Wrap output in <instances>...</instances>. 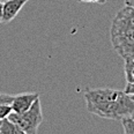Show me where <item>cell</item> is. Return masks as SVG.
<instances>
[{
	"label": "cell",
	"mask_w": 134,
	"mask_h": 134,
	"mask_svg": "<svg viewBox=\"0 0 134 134\" xmlns=\"http://www.w3.org/2000/svg\"><path fill=\"white\" fill-rule=\"evenodd\" d=\"M40 98V95L37 93H23L19 95H14L13 102L10 103L13 112L23 113L28 111L31 105L35 103L36 99Z\"/></svg>",
	"instance_id": "cell-4"
},
{
	"label": "cell",
	"mask_w": 134,
	"mask_h": 134,
	"mask_svg": "<svg viewBox=\"0 0 134 134\" xmlns=\"http://www.w3.org/2000/svg\"><path fill=\"white\" fill-rule=\"evenodd\" d=\"M124 72L127 83L134 82V59H124Z\"/></svg>",
	"instance_id": "cell-7"
},
{
	"label": "cell",
	"mask_w": 134,
	"mask_h": 134,
	"mask_svg": "<svg viewBox=\"0 0 134 134\" xmlns=\"http://www.w3.org/2000/svg\"><path fill=\"white\" fill-rule=\"evenodd\" d=\"M8 119L18 124L26 134H36L40 125L43 121L41 99H36L31 108L23 113H16L12 111V113L8 116Z\"/></svg>",
	"instance_id": "cell-3"
},
{
	"label": "cell",
	"mask_w": 134,
	"mask_h": 134,
	"mask_svg": "<svg viewBox=\"0 0 134 134\" xmlns=\"http://www.w3.org/2000/svg\"><path fill=\"white\" fill-rule=\"evenodd\" d=\"M122 127H124V134H134V119L126 118L122 119Z\"/></svg>",
	"instance_id": "cell-8"
},
{
	"label": "cell",
	"mask_w": 134,
	"mask_h": 134,
	"mask_svg": "<svg viewBox=\"0 0 134 134\" xmlns=\"http://www.w3.org/2000/svg\"><path fill=\"white\" fill-rule=\"evenodd\" d=\"M81 1H83V0H81Z\"/></svg>",
	"instance_id": "cell-16"
},
{
	"label": "cell",
	"mask_w": 134,
	"mask_h": 134,
	"mask_svg": "<svg viewBox=\"0 0 134 134\" xmlns=\"http://www.w3.org/2000/svg\"><path fill=\"white\" fill-rule=\"evenodd\" d=\"M14 95L0 94V104H10L13 102Z\"/></svg>",
	"instance_id": "cell-10"
},
{
	"label": "cell",
	"mask_w": 134,
	"mask_h": 134,
	"mask_svg": "<svg viewBox=\"0 0 134 134\" xmlns=\"http://www.w3.org/2000/svg\"><path fill=\"white\" fill-rule=\"evenodd\" d=\"M87 110L104 119L122 120L132 118L134 100L125 91L111 88H95L85 91Z\"/></svg>",
	"instance_id": "cell-1"
},
{
	"label": "cell",
	"mask_w": 134,
	"mask_h": 134,
	"mask_svg": "<svg viewBox=\"0 0 134 134\" xmlns=\"http://www.w3.org/2000/svg\"><path fill=\"white\" fill-rule=\"evenodd\" d=\"M125 93L127 95H134V82L127 83V86L125 87Z\"/></svg>",
	"instance_id": "cell-11"
},
{
	"label": "cell",
	"mask_w": 134,
	"mask_h": 134,
	"mask_svg": "<svg viewBox=\"0 0 134 134\" xmlns=\"http://www.w3.org/2000/svg\"><path fill=\"white\" fill-rule=\"evenodd\" d=\"M111 43L122 59H134V7L125 6L111 24Z\"/></svg>",
	"instance_id": "cell-2"
},
{
	"label": "cell",
	"mask_w": 134,
	"mask_h": 134,
	"mask_svg": "<svg viewBox=\"0 0 134 134\" xmlns=\"http://www.w3.org/2000/svg\"><path fill=\"white\" fill-rule=\"evenodd\" d=\"M130 96H131V97H132V98H133V100H134V95H130ZM132 118L134 119V114H133V117H132Z\"/></svg>",
	"instance_id": "cell-15"
},
{
	"label": "cell",
	"mask_w": 134,
	"mask_h": 134,
	"mask_svg": "<svg viewBox=\"0 0 134 134\" xmlns=\"http://www.w3.org/2000/svg\"><path fill=\"white\" fill-rule=\"evenodd\" d=\"M83 1L91 2V4H100V5H103V4H105V2H107V0H83Z\"/></svg>",
	"instance_id": "cell-12"
},
{
	"label": "cell",
	"mask_w": 134,
	"mask_h": 134,
	"mask_svg": "<svg viewBox=\"0 0 134 134\" xmlns=\"http://www.w3.org/2000/svg\"><path fill=\"white\" fill-rule=\"evenodd\" d=\"M0 134H26L18 124L13 122L10 119L5 118L0 120Z\"/></svg>",
	"instance_id": "cell-6"
},
{
	"label": "cell",
	"mask_w": 134,
	"mask_h": 134,
	"mask_svg": "<svg viewBox=\"0 0 134 134\" xmlns=\"http://www.w3.org/2000/svg\"><path fill=\"white\" fill-rule=\"evenodd\" d=\"M12 107L10 104H0V120L7 118L12 113Z\"/></svg>",
	"instance_id": "cell-9"
},
{
	"label": "cell",
	"mask_w": 134,
	"mask_h": 134,
	"mask_svg": "<svg viewBox=\"0 0 134 134\" xmlns=\"http://www.w3.org/2000/svg\"><path fill=\"white\" fill-rule=\"evenodd\" d=\"M2 15H4V2L0 0V22L2 21Z\"/></svg>",
	"instance_id": "cell-13"
},
{
	"label": "cell",
	"mask_w": 134,
	"mask_h": 134,
	"mask_svg": "<svg viewBox=\"0 0 134 134\" xmlns=\"http://www.w3.org/2000/svg\"><path fill=\"white\" fill-rule=\"evenodd\" d=\"M125 6L134 7V0H125Z\"/></svg>",
	"instance_id": "cell-14"
},
{
	"label": "cell",
	"mask_w": 134,
	"mask_h": 134,
	"mask_svg": "<svg viewBox=\"0 0 134 134\" xmlns=\"http://www.w3.org/2000/svg\"><path fill=\"white\" fill-rule=\"evenodd\" d=\"M29 0H6L4 2V15L2 23H8L18 16L20 10Z\"/></svg>",
	"instance_id": "cell-5"
}]
</instances>
